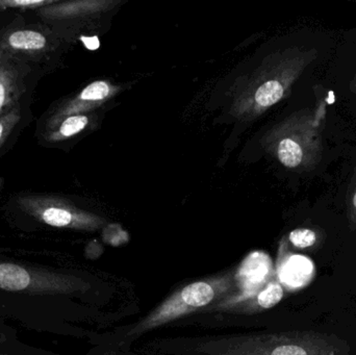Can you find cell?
Listing matches in <instances>:
<instances>
[{"label": "cell", "instance_id": "4", "mask_svg": "<svg viewBox=\"0 0 356 355\" xmlns=\"http://www.w3.org/2000/svg\"><path fill=\"white\" fill-rule=\"evenodd\" d=\"M236 292L234 272H226L211 279L195 281L177 290L158 308L142 319L127 333V337H138L154 331L177 319L218 304Z\"/></svg>", "mask_w": 356, "mask_h": 355}, {"label": "cell", "instance_id": "19", "mask_svg": "<svg viewBox=\"0 0 356 355\" xmlns=\"http://www.w3.org/2000/svg\"><path fill=\"white\" fill-rule=\"evenodd\" d=\"M6 341V336L2 331H0V344L4 343Z\"/></svg>", "mask_w": 356, "mask_h": 355}, {"label": "cell", "instance_id": "3", "mask_svg": "<svg viewBox=\"0 0 356 355\" xmlns=\"http://www.w3.org/2000/svg\"><path fill=\"white\" fill-rule=\"evenodd\" d=\"M324 117L323 104L316 110H298L266 133L264 146L286 168L313 170L323 156L321 121Z\"/></svg>", "mask_w": 356, "mask_h": 355}, {"label": "cell", "instance_id": "14", "mask_svg": "<svg viewBox=\"0 0 356 355\" xmlns=\"http://www.w3.org/2000/svg\"><path fill=\"white\" fill-rule=\"evenodd\" d=\"M56 0H0V10H18L37 12L46 6L56 3Z\"/></svg>", "mask_w": 356, "mask_h": 355}, {"label": "cell", "instance_id": "8", "mask_svg": "<svg viewBox=\"0 0 356 355\" xmlns=\"http://www.w3.org/2000/svg\"><path fill=\"white\" fill-rule=\"evenodd\" d=\"M41 77L24 63L0 52V116L33 98Z\"/></svg>", "mask_w": 356, "mask_h": 355}, {"label": "cell", "instance_id": "7", "mask_svg": "<svg viewBox=\"0 0 356 355\" xmlns=\"http://www.w3.org/2000/svg\"><path fill=\"white\" fill-rule=\"evenodd\" d=\"M15 201L26 216L56 229L94 231L102 229L106 223L102 217L81 210L68 200L50 194H19Z\"/></svg>", "mask_w": 356, "mask_h": 355}, {"label": "cell", "instance_id": "17", "mask_svg": "<svg viewBox=\"0 0 356 355\" xmlns=\"http://www.w3.org/2000/svg\"><path fill=\"white\" fill-rule=\"evenodd\" d=\"M81 39L85 40V41H88V43H86L88 48L90 49H96L99 46V42H98V39L96 37L93 38H81Z\"/></svg>", "mask_w": 356, "mask_h": 355}, {"label": "cell", "instance_id": "2", "mask_svg": "<svg viewBox=\"0 0 356 355\" xmlns=\"http://www.w3.org/2000/svg\"><path fill=\"white\" fill-rule=\"evenodd\" d=\"M201 355H350V346L316 331L250 333L213 338L197 347Z\"/></svg>", "mask_w": 356, "mask_h": 355}, {"label": "cell", "instance_id": "6", "mask_svg": "<svg viewBox=\"0 0 356 355\" xmlns=\"http://www.w3.org/2000/svg\"><path fill=\"white\" fill-rule=\"evenodd\" d=\"M90 285L73 275L0 261V290L31 295H72Z\"/></svg>", "mask_w": 356, "mask_h": 355}, {"label": "cell", "instance_id": "1", "mask_svg": "<svg viewBox=\"0 0 356 355\" xmlns=\"http://www.w3.org/2000/svg\"><path fill=\"white\" fill-rule=\"evenodd\" d=\"M317 58V49L303 47L286 48L268 56L234 92L232 115L252 120L286 99L294 83Z\"/></svg>", "mask_w": 356, "mask_h": 355}, {"label": "cell", "instance_id": "20", "mask_svg": "<svg viewBox=\"0 0 356 355\" xmlns=\"http://www.w3.org/2000/svg\"><path fill=\"white\" fill-rule=\"evenodd\" d=\"M102 355H119V354H104Z\"/></svg>", "mask_w": 356, "mask_h": 355}, {"label": "cell", "instance_id": "18", "mask_svg": "<svg viewBox=\"0 0 356 355\" xmlns=\"http://www.w3.org/2000/svg\"><path fill=\"white\" fill-rule=\"evenodd\" d=\"M350 89H351V91L353 92V93L356 94V73H355V76L353 77V81H351Z\"/></svg>", "mask_w": 356, "mask_h": 355}, {"label": "cell", "instance_id": "5", "mask_svg": "<svg viewBox=\"0 0 356 355\" xmlns=\"http://www.w3.org/2000/svg\"><path fill=\"white\" fill-rule=\"evenodd\" d=\"M62 40L43 22L27 23L22 17L0 31V52L24 63L41 76L56 67Z\"/></svg>", "mask_w": 356, "mask_h": 355}, {"label": "cell", "instance_id": "9", "mask_svg": "<svg viewBox=\"0 0 356 355\" xmlns=\"http://www.w3.org/2000/svg\"><path fill=\"white\" fill-rule=\"evenodd\" d=\"M120 87L106 81H96L83 88L72 97L51 106L38 122V127L47 126L65 117L89 114L114 97Z\"/></svg>", "mask_w": 356, "mask_h": 355}, {"label": "cell", "instance_id": "16", "mask_svg": "<svg viewBox=\"0 0 356 355\" xmlns=\"http://www.w3.org/2000/svg\"><path fill=\"white\" fill-rule=\"evenodd\" d=\"M349 198L347 200V208H348V220L350 229H356V183H353V190L348 191Z\"/></svg>", "mask_w": 356, "mask_h": 355}, {"label": "cell", "instance_id": "10", "mask_svg": "<svg viewBox=\"0 0 356 355\" xmlns=\"http://www.w3.org/2000/svg\"><path fill=\"white\" fill-rule=\"evenodd\" d=\"M273 276L271 258L264 252H252L234 272V283L238 292L230 296L236 299L252 297L274 279Z\"/></svg>", "mask_w": 356, "mask_h": 355}, {"label": "cell", "instance_id": "12", "mask_svg": "<svg viewBox=\"0 0 356 355\" xmlns=\"http://www.w3.org/2000/svg\"><path fill=\"white\" fill-rule=\"evenodd\" d=\"M31 102L33 98L25 100L0 116V158L14 146L21 131L33 120Z\"/></svg>", "mask_w": 356, "mask_h": 355}, {"label": "cell", "instance_id": "15", "mask_svg": "<svg viewBox=\"0 0 356 355\" xmlns=\"http://www.w3.org/2000/svg\"><path fill=\"white\" fill-rule=\"evenodd\" d=\"M289 240L295 247L305 249L313 247L317 243L318 233L311 229H297L291 231Z\"/></svg>", "mask_w": 356, "mask_h": 355}, {"label": "cell", "instance_id": "13", "mask_svg": "<svg viewBox=\"0 0 356 355\" xmlns=\"http://www.w3.org/2000/svg\"><path fill=\"white\" fill-rule=\"evenodd\" d=\"M277 267V276L280 285L289 290L305 287L313 279L315 267L309 258L291 254L284 256Z\"/></svg>", "mask_w": 356, "mask_h": 355}, {"label": "cell", "instance_id": "11", "mask_svg": "<svg viewBox=\"0 0 356 355\" xmlns=\"http://www.w3.org/2000/svg\"><path fill=\"white\" fill-rule=\"evenodd\" d=\"M284 297V288L280 281L272 279L263 290L252 297L245 299H236L228 296L225 299L218 302L216 310L227 311V312L248 313V314H257L280 304Z\"/></svg>", "mask_w": 356, "mask_h": 355}]
</instances>
